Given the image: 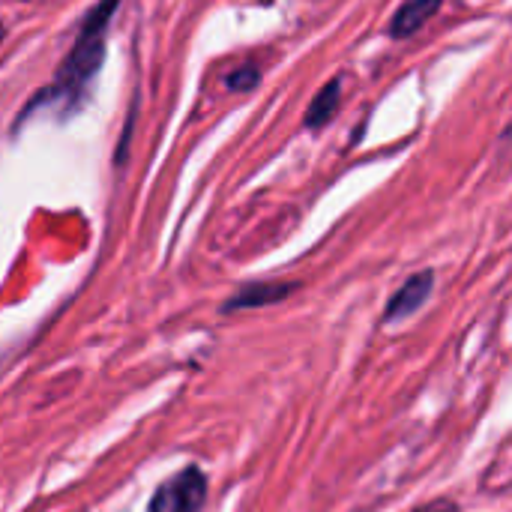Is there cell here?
<instances>
[{
  "mask_svg": "<svg viewBox=\"0 0 512 512\" xmlns=\"http://www.w3.org/2000/svg\"><path fill=\"white\" fill-rule=\"evenodd\" d=\"M117 3L120 0H99L84 18H81V27H78V36L69 48V54L63 57L57 75H54V84L39 90L27 108L21 111L18 123H24V117L36 108H42L45 102H60L66 99L69 105H78V96L87 90V84L96 78L102 60H105V33H108V24L117 12Z\"/></svg>",
  "mask_w": 512,
  "mask_h": 512,
  "instance_id": "obj_1",
  "label": "cell"
},
{
  "mask_svg": "<svg viewBox=\"0 0 512 512\" xmlns=\"http://www.w3.org/2000/svg\"><path fill=\"white\" fill-rule=\"evenodd\" d=\"M3 36H6V27H3V21H0V42H3Z\"/></svg>",
  "mask_w": 512,
  "mask_h": 512,
  "instance_id": "obj_9",
  "label": "cell"
},
{
  "mask_svg": "<svg viewBox=\"0 0 512 512\" xmlns=\"http://www.w3.org/2000/svg\"><path fill=\"white\" fill-rule=\"evenodd\" d=\"M300 285L297 282H252L243 285L231 300L222 303V312H243V309H261V306H273L282 303L285 297H291Z\"/></svg>",
  "mask_w": 512,
  "mask_h": 512,
  "instance_id": "obj_4",
  "label": "cell"
},
{
  "mask_svg": "<svg viewBox=\"0 0 512 512\" xmlns=\"http://www.w3.org/2000/svg\"><path fill=\"white\" fill-rule=\"evenodd\" d=\"M441 6H444V0H405L390 21V36L393 39L414 36L423 24H429L441 12Z\"/></svg>",
  "mask_w": 512,
  "mask_h": 512,
  "instance_id": "obj_5",
  "label": "cell"
},
{
  "mask_svg": "<svg viewBox=\"0 0 512 512\" xmlns=\"http://www.w3.org/2000/svg\"><path fill=\"white\" fill-rule=\"evenodd\" d=\"M339 102H342V78H330L321 93L312 99V105L306 108V129H321L327 126L336 111H339Z\"/></svg>",
  "mask_w": 512,
  "mask_h": 512,
  "instance_id": "obj_6",
  "label": "cell"
},
{
  "mask_svg": "<svg viewBox=\"0 0 512 512\" xmlns=\"http://www.w3.org/2000/svg\"><path fill=\"white\" fill-rule=\"evenodd\" d=\"M204 501H207V477L198 465H189L153 492L147 512H198Z\"/></svg>",
  "mask_w": 512,
  "mask_h": 512,
  "instance_id": "obj_2",
  "label": "cell"
},
{
  "mask_svg": "<svg viewBox=\"0 0 512 512\" xmlns=\"http://www.w3.org/2000/svg\"><path fill=\"white\" fill-rule=\"evenodd\" d=\"M432 291H435V273H432V270L414 273V276L390 297V303H387V309H384V324H399V321L411 318L417 309L426 306V300L432 297Z\"/></svg>",
  "mask_w": 512,
  "mask_h": 512,
  "instance_id": "obj_3",
  "label": "cell"
},
{
  "mask_svg": "<svg viewBox=\"0 0 512 512\" xmlns=\"http://www.w3.org/2000/svg\"><path fill=\"white\" fill-rule=\"evenodd\" d=\"M258 84H261L258 66H240V69L228 72V78H225V87L234 90V93H249V90H255Z\"/></svg>",
  "mask_w": 512,
  "mask_h": 512,
  "instance_id": "obj_7",
  "label": "cell"
},
{
  "mask_svg": "<svg viewBox=\"0 0 512 512\" xmlns=\"http://www.w3.org/2000/svg\"><path fill=\"white\" fill-rule=\"evenodd\" d=\"M453 507L447 504V501H435V504H426V507H420V510L414 512H450Z\"/></svg>",
  "mask_w": 512,
  "mask_h": 512,
  "instance_id": "obj_8",
  "label": "cell"
}]
</instances>
